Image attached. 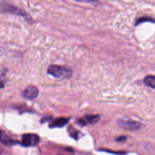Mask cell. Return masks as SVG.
I'll return each instance as SVG.
<instances>
[{"label": "cell", "mask_w": 155, "mask_h": 155, "mask_svg": "<svg viewBox=\"0 0 155 155\" xmlns=\"http://www.w3.org/2000/svg\"><path fill=\"white\" fill-rule=\"evenodd\" d=\"M0 12L5 13H10L18 16H20L25 19L29 24H32L34 23V19L30 14L27 13L24 10L16 7L15 5L7 3L0 4Z\"/></svg>", "instance_id": "6da1fadb"}, {"label": "cell", "mask_w": 155, "mask_h": 155, "mask_svg": "<svg viewBox=\"0 0 155 155\" xmlns=\"http://www.w3.org/2000/svg\"><path fill=\"white\" fill-rule=\"evenodd\" d=\"M48 73L56 78H69L72 72L69 68L58 65H51L49 67Z\"/></svg>", "instance_id": "7a4b0ae2"}, {"label": "cell", "mask_w": 155, "mask_h": 155, "mask_svg": "<svg viewBox=\"0 0 155 155\" xmlns=\"http://www.w3.org/2000/svg\"><path fill=\"white\" fill-rule=\"evenodd\" d=\"M118 126L126 130H137L141 127V122L132 119H120L118 121Z\"/></svg>", "instance_id": "3957f363"}, {"label": "cell", "mask_w": 155, "mask_h": 155, "mask_svg": "<svg viewBox=\"0 0 155 155\" xmlns=\"http://www.w3.org/2000/svg\"><path fill=\"white\" fill-rule=\"evenodd\" d=\"M39 141H40V138L37 134L29 133L23 135L21 143L25 147L34 146L38 144Z\"/></svg>", "instance_id": "277c9868"}, {"label": "cell", "mask_w": 155, "mask_h": 155, "mask_svg": "<svg viewBox=\"0 0 155 155\" xmlns=\"http://www.w3.org/2000/svg\"><path fill=\"white\" fill-rule=\"evenodd\" d=\"M38 89L36 87L29 86L24 91L23 96L27 99H34L38 96Z\"/></svg>", "instance_id": "5b68a950"}, {"label": "cell", "mask_w": 155, "mask_h": 155, "mask_svg": "<svg viewBox=\"0 0 155 155\" xmlns=\"http://www.w3.org/2000/svg\"><path fill=\"white\" fill-rule=\"evenodd\" d=\"M68 122H69V119L67 118H57L51 122L50 127L52 128L62 127L65 125H66Z\"/></svg>", "instance_id": "8992f818"}, {"label": "cell", "mask_w": 155, "mask_h": 155, "mask_svg": "<svg viewBox=\"0 0 155 155\" xmlns=\"http://www.w3.org/2000/svg\"><path fill=\"white\" fill-rule=\"evenodd\" d=\"M145 84L150 88L155 89V76L148 75L144 79Z\"/></svg>", "instance_id": "52a82bcc"}, {"label": "cell", "mask_w": 155, "mask_h": 155, "mask_svg": "<svg viewBox=\"0 0 155 155\" xmlns=\"http://www.w3.org/2000/svg\"><path fill=\"white\" fill-rule=\"evenodd\" d=\"M145 22H148V23H155V18H153L150 16H142L139 18H138L136 21L135 23V25H138L141 24H143Z\"/></svg>", "instance_id": "ba28073f"}, {"label": "cell", "mask_w": 155, "mask_h": 155, "mask_svg": "<svg viewBox=\"0 0 155 155\" xmlns=\"http://www.w3.org/2000/svg\"><path fill=\"white\" fill-rule=\"evenodd\" d=\"M100 116L98 115H87L85 116V119L90 124H95L99 120Z\"/></svg>", "instance_id": "9c48e42d"}, {"label": "cell", "mask_w": 155, "mask_h": 155, "mask_svg": "<svg viewBox=\"0 0 155 155\" xmlns=\"http://www.w3.org/2000/svg\"><path fill=\"white\" fill-rule=\"evenodd\" d=\"M74 1L83 3H99V1L97 0H74Z\"/></svg>", "instance_id": "30bf717a"}, {"label": "cell", "mask_w": 155, "mask_h": 155, "mask_svg": "<svg viewBox=\"0 0 155 155\" xmlns=\"http://www.w3.org/2000/svg\"><path fill=\"white\" fill-rule=\"evenodd\" d=\"M77 123H78V124L81 125V126L86 125L85 119H83V118H78V119L77 120Z\"/></svg>", "instance_id": "8fae6325"}, {"label": "cell", "mask_w": 155, "mask_h": 155, "mask_svg": "<svg viewBox=\"0 0 155 155\" xmlns=\"http://www.w3.org/2000/svg\"><path fill=\"white\" fill-rule=\"evenodd\" d=\"M126 140V136H121V137L118 138L117 139H116V141H117L122 142V143H123V142H124Z\"/></svg>", "instance_id": "7c38bea8"}, {"label": "cell", "mask_w": 155, "mask_h": 155, "mask_svg": "<svg viewBox=\"0 0 155 155\" xmlns=\"http://www.w3.org/2000/svg\"><path fill=\"white\" fill-rule=\"evenodd\" d=\"M3 148H0V154H1L2 153H3Z\"/></svg>", "instance_id": "4fadbf2b"}, {"label": "cell", "mask_w": 155, "mask_h": 155, "mask_svg": "<svg viewBox=\"0 0 155 155\" xmlns=\"http://www.w3.org/2000/svg\"><path fill=\"white\" fill-rule=\"evenodd\" d=\"M60 155H62V154H60Z\"/></svg>", "instance_id": "5bb4252c"}]
</instances>
